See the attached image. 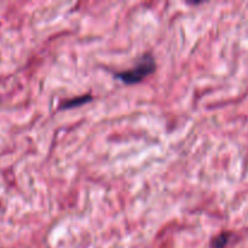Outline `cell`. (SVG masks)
<instances>
[{"mask_svg": "<svg viewBox=\"0 0 248 248\" xmlns=\"http://www.w3.org/2000/svg\"><path fill=\"white\" fill-rule=\"evenodd\" d=\"M155 67L156 65H155L154 57L150 53H147L140 57L135 68L125 70V72L115 73V77L123 80L126 84H137V82L142 81L145 77L152 74L155 70Z\"/></svg>", "mask_w": 248, "mask_h": 248, "instance_id": "cell-1", "label": "cell"}, {"mask_svg": "<svg viewBox=\"0 0 248 248\" xmlns=\"http://www.w3.org/2000/svg\"><path fill=\"white\" fill-rule=\"evenodd\" d=\"M92 99L91 96H81V97H77V98L69 99V101L64 102V103L61 104V109H69L73 108V107L80 106V104H84L86 102H90Z\"/></svg>", "mask_w": 248, "mask_h": 248, "instance_id": "cell-2", "label": "cell"}, {"mask_svg": "<svg viewBox=\"0 0 248 248\" xmlns=\"http://www.w3.org/2000/svg\"><path fill=\"white\" fill-rule=\"evenodd\" d=\"M227 241H228V235H225V234L219 235V236L216 237V239L213 240V247L223 248L225 246V244H227Z\"/></svg>", "mask_w": 248, "mask_h": 248, "instance_id": "cell-3", "label": "cell"}]
</instances>
